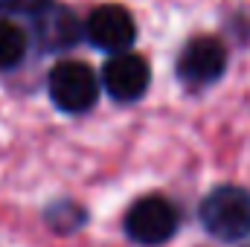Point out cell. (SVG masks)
<instances>
[{
	"mask_svg": "<svg viewBox=\"0 0 250 247\" xmlns=\"http://www.w3.org/2000/svg\"><path fill=\"white\" fill-rule=\"evenodd\" d=\"M50 6H53V0H0V12H6V15H32V18H38Z\"/></svg>",
	"mask_w": 250,
	"mask_h": 247,
	"instance_id": "9c48e42d",
	"label": "cell"
},
{
	"mask_svg": "<svg viewBox=\"0 0 250 247\" xmlns=\"http://www.w3.org/2000/svg\"><path fill=\"white\" fill-rule=\"evenodd\" d=\"M151 70L148 62L137 53H114V59L102 67V84L117 102H134L148 90Z\"/></svg>",
	"mask_w": 250,
	"mask_h": 247,
	"instance_id": "8992f818",
	"label": "cell"
},
{
	"mask_svg": "<svg viewBox=\"0 0 250 247\" xmlns=\"http://www.w3.org/2000/svg\"><path fill=\"white\" fill-rule=\"evenodd\" d=\"M178 230V209L163 195H146L137 204H131L125 215V233L131 242L146 247L163 245Z\"/></svg>",
	"mask_w": 250,
	"mask_h": 247,
	"instance_id": "3957f363",
	"label": "cell"
},
{
	"mask_svg": "<svg viewBox=\"0 0 250 247\" xmlns=\"http://www.w3.org/2000/svg\"><path fill=\"white\" fill-rule=\"evenodd\" d=\"M201 224L221 242L250 236V192L242 186H218L201 201Z\"/></svg>",
	"mask_w": 250,
	"mask_h": 247,
	"instance_id": "6da1fadb",
	"label": "cell"
},
{
	"mask_svg": "<svg viewBox=\"0 0 250 247\" xmlns=\"http://www.w3.org/2000/svg\"><path fill=\"white\" fill-rule=\"evenodd\" d=\"M84 35L93 47L105 53H125L137 38V26L128 9L108 3L90 12V18L84 21Z\"/></svg>",
	"mask_w": 250,
	"mask_h": 247,
	"instance_id": "5b68a950",
	"label": "cell"
},
{
	"mask_svg": "<svg viewBox=\"0 0 250 247\" xmlns=\"http://www.w3.org/2000/svg\"><path fill=\"white\" fill-rule=\"evenodd\" d=\"M47 90H50V99L56 102V108H62L64 114H84L96 105L99 82H96V73L84 62L67 59L50 70Z\"/></svg>",
	"mask_w": 250,
	"mask_h": 247,
	"instance_id": "7a4b0ae2",
	"label": "cell"
},
{
	"mask_svg": "<svg viewBox=\"0 0 250 247\" xmlns=\"http://www.w3.org/2000/svg\"><path fill=\"white\" fill-rule=\"evenodd\" d=\"M224 67H227L224 44L212 35H201V38H192L184 47V53L178 59V76L189 87H207V84L221 79Z\"/></svg>",
	"mask_w": 250,
	"mask_h": 247,
	"instance_id": "277c9868",
	"label": "cell"
},
{
	"mask_svg": "<svg viewBox=\"0 0 250 247\" xmlns=\"http://www.w3.org/2000/svg\"><path fill=\"white\" fill-rule=\"evenodd\" d=\"M82 23L76 21L73 12H67L62 6H50L47 12L38 15V23H35V35H38V44L47 50V53H59L67 50L79 41L82 35Z\"/></svg>",
	"mask_w": 250,
	"mask_h": 247,
	"instance_id": "52a82bcc",
	"label": "cell"
},
{
	"mask_svg": "<svg viewBox=\"0 0 250 247\" xmlns=\"http://www.w3.org/2000/svg\"><path fill=\"white\" fill-rule=\"evenodd\" d=\"M26 56V35L12 21H0V70H12Z\"/></svg>",
	"mask_w": 250,
	"mask_h": 247,
	"instance_id": "ba28073f",
	"label": "cell"
}]
</instances>
